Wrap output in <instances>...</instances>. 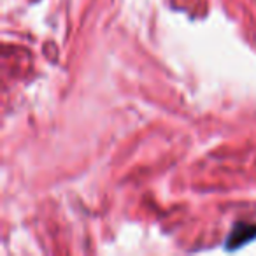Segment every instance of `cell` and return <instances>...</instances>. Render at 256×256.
<instances>
[{
	"label": "cell",
	"instance_id": "1",
	"mask_svg": "<svg viewBox=\"0 0 256 256\" xmlns=\"http://www.w3.org/2000/svg\"><path fill=\"white\" fill-rule=\"evenodd\" d=\"M256 238V224L254 223H246V221H238L234 224V228L230 230L226 237V251H237L242 246H246L248 242Z\"/></svg>",
	"mask_w": 256,
	"mask_h": 256
}]
</instances>
